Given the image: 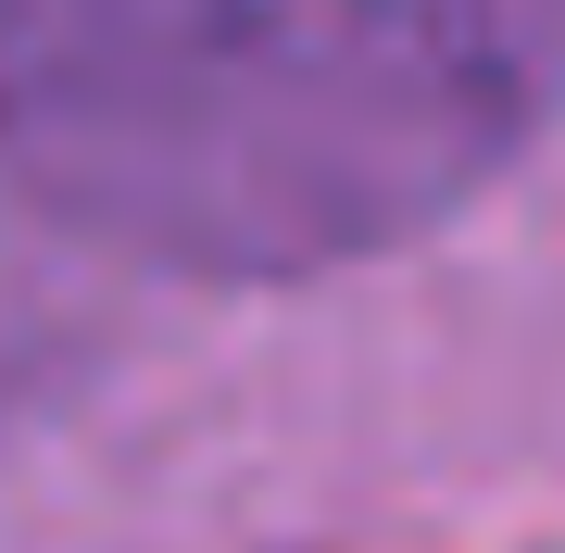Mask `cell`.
I'll list each match as a JSON object with an SVG mask.
<instances>
[{
    "instance_id": "obj_1",
    "label": "cell",
    "mask_w": 565,
    "mask_h": 553,
    "mask_svg": "<svg viewBox=\"0 0 565 553\" xmlns=\"http://www.w3.org/2000/svg\"><path fill=\"white\" fill-rule=\"evenodd\" d=\"M565 102V0H0V177L151 277L427 240Z\"/></svg>"
}]
</instances>
